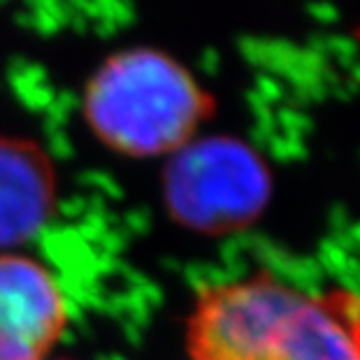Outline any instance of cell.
Wrapping results in <instances>:
<instances>
[{"mask_svg":"<svg viewBox=\"0 0 360 360\" xmlns=\"http://www.w3.org/2000/svg\"><path fill=\"white\" fill-rule=\"evenodd\" d=\"M51 160L28 140L0 137V249L33 237L53 207Z\"/></svg>","mask_w":360,"mask_h":360,"instance_id":"obj_5","label":"cell"},{"mask_svg":"<svg viewBox=\"0 0 360 360\" xmlns=\"http://www.w3.org/2000/svg\"><path fill=\"white\" fill-rule=\"evenodd\" d=\"M65 321V297L47 267L0 254V360H44Z\"/></svg>","mask_w":360,"mask_h":360,"instance_id":"obj_4","label":"cell"},{"mask_svg":"<svg viewBox=\"0 0 360 360\" xmlns=\"http://www.w3.org/2000/svg\"><path fill=\"white\" fill-rule=\"evenodd\" d=\"M265 160L235 137H200L167 160L163 198L174 221L217 235L251 224L270 200Z\"/></svg>","mask_w":360,"mask_h":360,"instance_id":"obj_3","label":"cell"},{"mask_svg":"<svg viewBox=\"0 0 360 360\" xmlns=\"http://www.w3.org/2000/svg\"><path fill=\"white\" fill-rule=\"evenodd\" d=\"M193 360H360V293H307L270 274L200 293L188 319Z\"/></svg>","mask_w":360,"mask_h":360,"instance_id":"obj_1","label":"cell"},{"mask_svg":"<svg viewBox=\"0 0 360 360\" xmlns=\"http://www.w3.org/2000/svg\"><path fill=\"white\" fill-rule=\"evenodd\" d=\"M212 114V96L179 60L156 49L112 53L84 91L94 135L133 158L172 156Z\"/></svg>","mask_w":360,"mask_h":360,"instance_id":"obj_2","label":"cell"}]
</instances>
